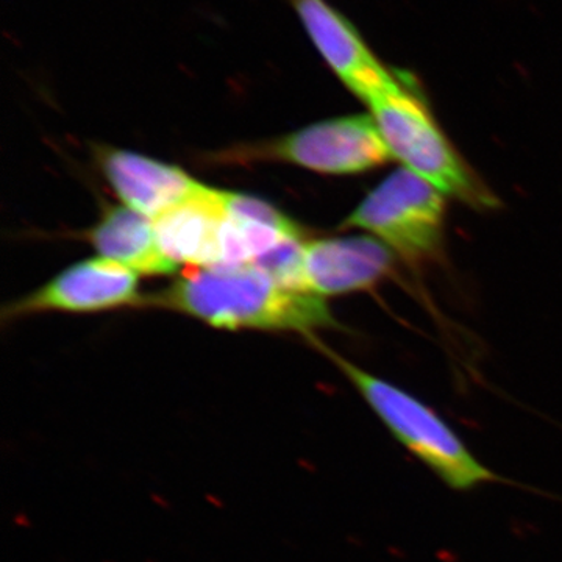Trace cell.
<instances>
[{"instance_id":"cell-1","label":"cell","mask_w":562,"mask_h":562,"mask_svg":"<svg viewBox=\"0 0 562 562\" xmlns=\"http://www.w3.org/2000/svg\"><path fill=\"white\" fill-rule=\"evenodd\" d=\"M139 308L184 314L222 330L301 333L308 339L338 322L324 297L281 286L254 265L190 269L165 290L140 295Z\"/></svg>"},{"instance_id":"cell-2","label":"cell","mask_w":562,"mask_h":562,"mask_svg":"<svg viewBox=\"0 0 562 562\" xmlns=\"http://www.w3.org/2000/svg\"><path fill=\"white\" fill-rule=\"evenodd\" d=\"M360 392L375 416L398 442L454 491L498 483L501 476L483 464L439 413L397 384L361 369L319 339H310Z\"/></svg>"},{"instance_id":"cell-3","label":"cell","mask_w":562,"mask_h":562,"mask_svg":"<svg viewBox=\"0 0 562 562\" xmlns=\"http://www.w3.org/2000/svg\"><path fill=\"white\" fill-rule=\"evenodd\" d=\"M392 160L402 162L446 198L479 211L495 210L501 199L450 143L412 77L368 103Z\"/></svg>"},{"instance_id":"cell-4","label":"cell","mask_w":562,"mask_h":562,"mask_svg":"<svg viewBox=\"0 0 562 562\" xmlns=\"http://www.w3.org/2000/svg\"><path fill=\"white\" fill-rule=\"evenodd\" d=\"M350 227L371 233L405 261H435L443 247L446 195L398 168L346 217L341 228Z\"/></svg>"},{"instance_id":"cell-5","label":"cell","mask_w":562,"mask_h":562,"mask_svg":"<svg viewBox=\"0 0 562 562\" xmlns=\"http://www.w3.org/2000/svg\"><path fill=\"white\" fill-rule=\"evenodd\" d=\"M392 160L372 114L316 122L280 138L222 151L221 161L288 162L327 176H355Z\"/></svg>"},{"instance_id":"cell-6","label":"cell","mask_w":562,"mask_h":562,"mask_svg":"<svg viewBox=\"0 0 562 562\" xmlns=\"http://www.w3.org/2000/svg\"><path fill=\"white\" fill-rule=\"evenodd\" d=\"M138 273L105 260L77 262L46 284L10 303L3 317L16 319L38 313H99L140 301Z\"/></svg>"},{"instance_id":"cell-7","label":"cell","mask_w":562,"mask_h":562,"mask_svg":"<svg viewBox=\"0 0 562 562\" xmlns=\"http://www.w3.org/2000/svg\"><path fill=\"white\" fill-rule=\"evenodd\" d=\"M290 2L321 57L362 102H372L401 83L402 74L391 72L351 22L327 0Z\"/></svg>"},{"instance_id":"cell-8","label":"cell","mask_w":562,"mask_h":562,"mask_svg":"<svg viewBox=\"0 0 562 562\" xmlns=\"http://www.w3.org/2000/svg\"><path fill=\"white\" fill-rule=\"evenodd\" d=\"M394 260V251L373 236L308 239L303 290L324 299L369 290L390 276Z\"/></svg>"},{"instance_id":"cell-9","label":"cell","mask_w":562,"mask_h":562,"mask_svg":"<svg viewBox=\"0 0 562 562\" xmlns=\"http://www.w3.org/2000/svg\"><path fill=\"white\" fill-rule=\"evenodd\" d=\"M95 161L124 206L155 221L205 188L179 166L135 151L101 146Z\"/></svg>"},{"instance_id":"cell-10","label":"cell","mask_w":562,"mask_h":562,"mask_svg":"<svg viewBox=\"0 0 562 562\" xmlns=\"http://www.w3.org/2000/svg\"><path fill=\"white\" fill-rule=\"evenodd\" d=\"M221 190L205 187L198 195L155 220L158 243L177 266H222V232L227 211Z\"/></svg>"},{"instance_id":"cell-11","label":"cell","mask_w":562,"mask_h":562,"mask_svg":"<svg viewBox=\"0 0 562 562\" xmlns=\"http://www.w3.org/2000/svg\"><path fill=\"white\" fill-rule=\"evenodd\" d=\"M99 257L138 276H172L179 271L158 243L155 222L127 206H109L88 233Z\"/></svg>"}]
</instances>
